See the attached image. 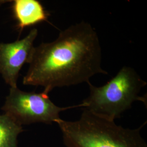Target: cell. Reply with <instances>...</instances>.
I'll return each instance as SVG.
<instances>
[{
    "instance_id": "cell-1",
    "label": "cell",
    "mask_w": 147,
    "mask_h": 147,
    "mask_svg": "<svg viewBox=\"0 0 147 147\" xmlns=\"http://www.w3.org/2000/svg\"><path fill=\"white\" fill-rule=\"evenodd\" d=\"M101 62L98 33L81 21L61 32L53 42L34 47L22 82L42 86L48 94L55 88L88 84L96 74H107Z\"/></svg>"
},
{
    "instance_id": "cell-2",
    "label": "cell",
    "mask_w": 147,
    "mask_h": 147,
    "mask_svg": "<svg viewBox=\"0 0 147 147\" xmlns=\"http://www.w3.org/2000/svg\"><path fill=\"white\" fill-rule=\"evenodd\" d=\"M56 123L67 147H147L141 134L147 121L137 129L125 128L84 109L78 120Z\"/></svg>"
},
{
    "instance_id": "cell-3",
    "label": "cell",
    "mask_w": 147,
    "mask_h": 147,
    "mask_svg": "<svg viewBox=\"0 0 147 147\" xmlns=\"http://www.w3.org/2000/svg\"><path fill=\"white\" fill-rule=\"evenodd\" d=\"M89 95L82 101L86 110L95 115L114 121L140 101L147 104V98L139 94L147 82L134 69L122 67L106 84L96 87L88 83Z\"/></svg>"
},
{
    "instance_id": "cell-4",
    "label": "cell",
    "mask_w": 147,
    "mask_h": 147,
    "mask_svg": "<svg viewBox=\"0 0 147 147\" xmlns=\"http://www.w3.org/2000/svg\"><path fill=\"white\" fill-rule=\"evenodd\" d=\"M83 107L80 104L68 107H59L50 100L47 94L27 92L18 87L10 88L2 110L4 113L22 125L35 123L52 124L61 119V112L76 107Z\"/></svg>"
},
{
    "instance_id": "cell-5",
    "label": "cell",
    "mask_w": 147,
    "mask_h": 147,
    "mask_svg": "<svg viewBox=\"0 0 147 147\" xmlns=\"http://www.w3.org/2000/svg\"><path fill=\"white\" fill-rule=\"evenodd\" d=\"M37 36L38 30L33 28L21 39L0 43V74L10 88L18 87L20 71L30 61Z\"/></svg>"
},
{
    "instance_id": "cell-6",
    "label": "cell",
    "mask_w": 147,
    "mask_h": 147,
    "mask_svg": "<svg viewBox=\"0 0 147 147\" xmlns=\"http://www.w3.org/2000/svg\"><path fill=\"white\" fill-rule=\"evenodd\" d=\"M13 8L18 27L21 31L27 27L47 21L49 16L37 0H15Z\"/></svg>"
},
{
    "instance_id": "cell-7",
    "label": "cell",
    "mask_w": 147,
    "mask_h": 147,
    "mask_svg": "<svg viewBox=\"0 0 147 147\" xmlns=\"http://www.w3.org/2000/svg\"><path fill=\"white\" fill-rule=\"evenodd\" d=\"M22 127L10 116L0 115V147H17L18 136Z\"/></svg>"
}]
</instances>
